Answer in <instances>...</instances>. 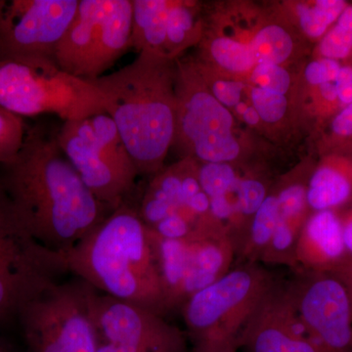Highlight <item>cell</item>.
I'll use <instances>...</instances> for the list:
<instances>
[{"instance_id": "1", "label": "cell", "mask_w": 352, "mask_h": 352, "mask_svg": "<svg viewBox=\"0 0 352 352\" xmlns=\"http://www.w3.org/2000/svg\"><path fill=\"white\" fill-rule=\"evenodd\" d=\"M59 127H29L12 161L0 164V186L32 236L51 251L66 254L113 210L87 188L60 147Z\"/></svg>"}, {"instance_id": "2", "label": "cell", "mask_w": 352, "mask_h": 352, "mask_svg": "<svg viewBox=\"0 0 352 352\" xmlns=\"http://www.w3.org/2000/svg\"><path fill=\"white\" fill-rule=\"evenodd\" d=\"M65 258L69 273L99 293L164 317L170 314L152 230L141 219L133 199L113 210Z\"/></svg>"}, {"instance_id": "3", "label": "cell", "mask_w": 352, "mask_h": 352, "mask_svg": "<svg viewBox=\"0 0 352 352\" xmlns=\"http://www.w3.org/2000/svg\"><path fill=\"white\" fill-rule=\"evenodd\" d=\"M173 78L168 60L141 52L119 71L91 80L105 96L139 175L156 173L175 139Z\"/></svg>"}, {"instance_id": "4", "label": "cell", "mask_w": 352, "mask_h": 352, "mask_svg": "<svg viewBox=\"0 0 352 352\" xmlns=\"http://www.w3.org/2000/svg\"><path fill=\"white\" fill-rule=\"evenodd\" d=\"M263 264H236L224 276L190 296L183 320L194 352L237 344L241 333L277 282Z\"/></svg>"}, {"instance_id": "5", "label": "cell", "mask_w": 352, "mask_h": 352, "mask_svg": "<svg viewBox=\"0 0 352 352\" xmlns=\"http://www.w3.org/2000/svg\"><path fill=\"white\" fill-rule=\"evenodd\" d=\"M0 107L19 117L52 113L63 122L107 113L94 82L69 75L50 58L0 61Z\"/></svg>"}, {"instance_id": "6", "label": "cell", "mask_w": 352, "mask_h": 352, "mask_svg": "<svg viewBox=\"0 0 352 352\" xmlns=\"http://www.w3.org/2000/svg\"><path fill=\"white\" fill-rule=\"evenodd\" d=\"M57 138L65 155L99 201L115 210L133 199L139 173L107 113L63 122Z\"/></svg>"}, {"instance_id": "7", "label": "cell", "mask_w": 352, "mask_h": 352, "mask_svg": "<svg viewBox=\"0 0 352 352\" xmlns=\"http://www.w3.org/2000/svg\"><path fill=\"white\" fill-rule=\"evenodd\" d=\"M68 273L64 254L32 236L0 186V325Z\"/></svg>"}, {"instance_id": "8", "label": "cell", "mask_w": 352, "mask_h": 352, "mask_svg": "<svg viewBox=\"0 0 352 352\" xmlns=\"http://www.w3.org/2000/svg\"><path fill=\"white\" fill-rule=\"evenodd\" d=\"M132 27V0H80L53 61L69 75L97 80L131 50Z\"/></svg>"}, {"instance_id": "9", "label": "cell", "mask_w": 352, "mask_h": 352, "mask_svg": "<svg viewBox=\"0 0 352 352\" xmlns=\"http://www.w3.org/2000/svg\"><path fill=\"white\" fill-rule=\"evenodd\" d=\"M97 289L78 277L52 285L27 303L19 316L29 352H96Z\"/></svg>"}, {"instance_id": "10", "label": "cell", "mask_w": 352, "mask_h": 352, "mask_svg": "<svg viewBox=\"0 0 352 352\" xmlns=\"http://www.w3.org/2000/svg\"><path fill=\"white\" fill-rule=\"evenodd\" d=\"M285 294L319 352H352V305L344 283L330 272L298 268Z\"/></svg>"}, {"instance_id": "11", "label": "cell", "mask_w": 352, "mask_h": 352, "mask_svg": "<svg viewBox=\"0 0 352 352\" xmlns=\"http://www.w3.org/2000/svg\"><path fill=\"white\" fill-rule=\"evenodd\" d=\"M80 0H0V61L50 58Z\"/></svg>"}, {"instance_id": "12", "label": "cell", "mask_w": 352, "mask_h": 352, "mask_svg": "<svg viewBox=\"0 0 352 352\" xmlns=\"http://www.w3.org/2000/svg\"><path fill=\"white\" fill-rule=\"evenodd\" d=\"M94 307L99 342L113 352H189L186 335L163 315L98 291Z\"/></svg>"}, {"instance_id": "13", "label": "cell", "mask_w": 352, "mask_h": 352, "mask_svg": "<svg viewBox=\"0 0 352 352\" xmlns=\"http://www.w3.org/2000/svg\"><path fill=\"white\" fill-rule=\"evenodd\" d=\"M176 99L175 134L201 161L226 163L239 155L240 147L232 135L233 119L214 95L194 85L183 72Z\"/></svg>"}, {"instance_id": "14", "label": "cell", "mask_w": 352, "mask_h": 352, "mask_svg": "<svg viewBox=\"0 0 352 352\" xmlns=\"http://www.w3.org/2000/svg\"><path fill=\"white\" fill-rule=\"evenodd\" d=\"M243 352H319L305 333L278 279L241 333Z\"/></svg>"}, {"instance_id": "15", "label": "cell", "mask_w": 352, "mask_h": 352, "mask_svg": "<svg viewBox=\"0 0 352 352\" xmlns=\"http://www.w3.org/2000/svg\"><path fill=\"white\" fill-rule=\"evenodd\" d=\"M187 240L185 302L226 274L236 261L235 245L226 227L212 219L197 227Z\"/></svg>"}, {"instance_id": "16", "label": "cell", "mask_w": 352, "mask_h": 352, "mask_svg": "<svg viewBox=\"0 0 352 352\" xmlns=\"http://www.w3.org/2000/svg\"><path fill=\"white\" fill-rule=\"evenodd\" d=\"M298 268L318 272L338 270L347 259L338 210H321L309 214L296 245Z\"/></svg>"}, {"instance_id": "17", "label": "cell", "mask_w": 352, "mask_h": 352, "mask_svg": "<svg viewBox=\"0 0 352 352\" xmlns=\"http://www.w3.org/2000/svg\"><path fill=\"white\" fill-rule=\"evenodd\" d=\"M352 200V164L328 163L310 176L307 204L311 212L335 210Z\"/></svg>"}, {"instance_id": "18", "label": "cell", "mask_w": 352, "mask_h": 352, "mask_svg": "<svg viewBox=\"0 0 352 352\" xmlns=\"http://www.w3.org/2000/svg\"><path fill=\"white\" fill-rule=\"evenodd\" d=\"M279 217L276 193L270 194L266 197L248 226L236 252V263H261V258L272 239Z\"/></svg>"}, {"instance_id": "19", "label": "cell", "mask_w": 352, "mask_h": 352, "mask_svg": "<svg viewBox=\"0 0 352 352\" xmlns=\"http://www.w3.org/2000/svg\"><path fill=\"white\" fill-rule=\"evenodd\" d=\"M254 65H279L288 59L293 41L288 32L279 25L263 28L248 44Z\"/></svg>"}, {"instance_id": "20", "label": "cell", "mask_w": 352, "mask_h": 352, "mask_svg": "<svg viewBox=\"0 0 352 352\" xmlns=\"http://www.w3.org/2000/svg\"><path fill=\"white\" fill-rule=\"evenodd\" d=\"M349 4L344 0H317L312 6L300 4L296 7L303 32L310 38L325 36L333 24L346 10Z\"/></svg>"}, {"instance_id": "21", "label": "cell", "mask_w": 352, "mask_h": 352, "mask_svg": "<svg viewBox=\"0 0 352 352\" xmlns=\"http://www.w3.org/2000/svg\"><path fill=\"white\" fill-rule=\"evenodd\" d=\"M307 185L300 182L289 183L276 192L279 205L280 221L296 230L302 231L307 221Z\"/></svg>"}, {"instance_id": "22", "label": "cell", "mask_w": 352, "mask_h": 352, "mask_svg": "<svg viewBox=\"0 0 352 352\" xmlns=\"http://www.w3.org/2000/svg\"><path fill=\"white\" fill-rule=\"evenodd\" d=\"M199 182L208 199L233 194L239 178L226 163L203 164L198 168Z\"/></svg>"}, {"instance_id": "23", "label": "cell", "mask_w": 352, "mask_h": 352, "mask_svg": "<svg viewBox=\"0 0 352 352\" xmlns=\"http://www.w3.org/2000/svg\"><path fill=\"white\" fill-rule=\"evenodd\" d=\"M27 129L22 117L0 107V164L9 163L16 157Z\"/></svg>"}, {"instance_id": "24", "label": "cell", "mask_w": 352, "mask_h": 352, "mask_svg": "<svg viewBox=\"0 0 352 352\" xmlns=\"http://www.w3.org/2000/svg\"><path fill=\"white\" fill-rule=\"evenodd\" d=\"M210 52L217 63L229 71L245 72L254 66L248 45L233 39H214L210 45Z\"/></svg>"}, {"instance_id": "25", "label": "cell", "mask_w": 352, "mask_h": 352, "mask_svg": "<svg viewBox=\"0 0 352 352\" xmlns=\"http://www.w3.org/2000/svg\"><path fill=\"white\" fill-rule=\"evenodd\" d=\"M254 108L266 122H276L284 117L288 107L285 95L256 87L252 91Z\"/></svg>"}, {"instance_id": "26", "label": "cell", "mask_w": 352, "mask_h": 352, "mask_svg": "<svg viewBox=\"0 0 352 352\" xmlns=\"http://www.w3.org/2000/svg\"><path fill=\"white\" fill-rule=\"evenodd\" d=\"M252 80L259 88L283 95L291 85L288 72L279 65H258L252 72Z\"/></svg>"}, {"instance_id": "27", "label": "cell", "mask_w": 352, "mask_h": 352, "mask_svg": "<svg viewBox=\"0 0 352 352\" xmlns=\"http://www.w3.org/2000/svg\"><path fill=\"white\" fill-rule=\"evenodd\" d=\"M197 223L186 214L170 215L152 227L153 231L160 238L166 240H186L191 237L197 229Z\"/></svg>"}, {"instance_id": "28", "label": "cell", "mask_w": 352, "mask_h": 352, "mask_svg": "<svg viewBox=\"0 0 352 352\" xmlns=\"http://www.w3.org/2000/svg\"><path fill=\"white\" fill-rule=\"evenodd\" d=\"M340 62L322 58L307 65L305 76L310 85H318L325 82H335L340 69Z\"/></svg>"}, {"instance_id": "29", "label": "cell", "mask_w": 352, "mask_h": 352, "mask_svg": "<svg viewBox=\"0 0 352 352\" xmlns=\"http://www.w3.org/2000/svg\"><path fill=\"white\" fill-rule=\"evenodd\" d=\"M243 85L240 82H228V80H217L212 85L214 97L221 105L236 106L240 103Z\"/></svg>"}, {"instance_id": "30", "label": "cell", "mask_w": 352, "mask_h": 352, "mask_svg": "<svg viewBox=\"0 0 352 352\" xmlns=\"http://www.w3.org/2000/svg\"><path fill=\"white\" fill-rule=\"evenodd\" d=\"M210 215L221 224L222 221L233 219L235 217L234 201H231L228 196L215 197V198L210 199Z\"/></svg>"}, {"instance_id": "31", "label": "cell", "mask_w": 352, "mask_h": 352, "mask_svg": "<svg viewBox=\"0 0 352 352\" xmlns=\"http://www.w3.org/2000/svg\"><path fill=\"white\" fill-rule=\"evenodd\" d=\"M332 132L336 138L352 140V103L333 118Z\"/></svg>"}, {"instance_id": "32", "label": "cell", "mask_w": 352, "mask_h": 352, "mask_svg": "<svg viewBox=\"0 0 352 352\" xmlns=\"http://www.w3.org/2000/svg\"><path fill=\"white\" fill-rule=\"evenodd\" d=\"M349 205L346 210L339 214L340 226H342V237H344V245H346L347 258L352 259V200L346 203Z\"/></svg>"}, {"instance_id": "33", "label": "cell", "mask_w": 352, "mask_h": 352, "mask_svg": "<svg viewBox=\"0 0 352 352\" xmlns=\"http://www.w3.org/2000/svg\"><path fill=\"white\" fill-rule=\"evenodd\" d=\"M332 273L346 286L352 305V259L347 258L337 270Z\"/></svg>"}, {"instance_id": "34", "label": "cell", "mask_w": 352, "mask_h": 352, "mask_svg": "<svg viewBox=\"0 0 352 352\" xmlns=\"http://www.w3.org/2000/svg\"><path fill=\"white\" fill-rule=\"evenodd\" d=\"M335 83L337 87L338 98L344 110L352 103V80Z\"/></svg>"}, {"instance_id": "35", "label": "cell", "mask_w": 352, "mask_h": 352, "mask_svg": "<svg viewBox=\"0 0 352 352\" xmlns=\"http://www.w3.org/2000/svg\"><path fill=\"white\" fill-rule=\"evenodd\" d=\"M243 118H244L245 122L247 124H251V126L258 124L259 120H261L258 112H256V109L254 107H248L244 115H243Z\"/></svg>"}, {"instance_id": "36", "label": "cell", "mask_w": 352, "mask_h": 352, "mask_svg": "<svg viewBox=\"0 0 352 352\" xmlns=\"http://www.w3.org/2000/svg\"><path fill=\"white\" fill-rule=\"evenodd\" d=\"M201 352H240L237 344H224Z\"/></svg>"}, {"instance_id": "37", "label": "cell", "mask_w": 352, "mask_h": 352, "mask_svg": "<svg viewBox=\"0 0 352 352\" xmlns=\"http://www.w3.org/2000/svg\"><path fill=\"white\" fill-rule=\"evenodd\" d=\"M236 111H237L238 113H240V115H244V113L245 112V110L248 109V106L245 105V103H243V102H240V103H238L237 105L235 106Z\"/></svg>"}, {"instance_id": "38", "label": "cell", "mask_w": 352, "mask_h": 352, "mask_svg": "<svg viewBox=\"0 0 352 352\" xmlns=\"http://www.w3.org/2000/svg\"><path fill=\"white\" fill-rule=\"evenodd\" d=\"M0 352H11L9 349H7L3 344H0Z\"/></svg>"}]
</instances>
